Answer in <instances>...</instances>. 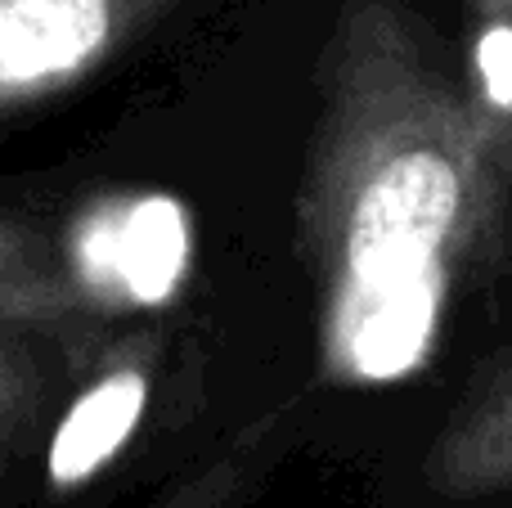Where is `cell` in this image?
I'll use <instances>...</instances> for the list:
<instances>
[{
  "mask_svg": "<svg viewBox=\"0 0 512 508\" xmlns=\"http://www.w3.org/2000/svg\"><path fill=\"white\" fill-rule=\"evenodd\" d=\"M104 0H5L0 5V81L9 95L72 72L104 45Z\"/></svg>",
  "mask_w": 512,
  "mask_h": 508,
  "instance_id": "277c9868",
  "label": "cell"
},
{
  "mask_svg": "<svg viewBox=\"0 0 512 508\" xmlns=\"http://www.w3.org/2000/svg\"><path fill=\"white\" fill-rule=\"evenodd\" d=\"M144 396H149V387H144L140 374H113L108 383L90 387L54 432L50 482L68 491V486L86 482L99 464H108L122 450V441L131 437V428L140 423Z\"/></svg>",
  "mask_w": 512,
  "mask_h": 508,
  "instance_id": "5b68a950",
  "label": "cell"
},
{
  "mask_svg": "<svg viewBox=\"0 0 512 508\" xmlns=\"http://www.w3.org/2000/svg\"><path fill=\"white\" fill-rule=\"evenodd\" d=\"M481 77L495 104H512V32H490L481 41Z\"/></svg>",
  "mask_w": 512,
  "mask_h": 508,
  "instance_id": "8992f818",
  "label": "cell"
},
{
  "mask_svg": "<svg viewBox=\"0 0 512 508\" xmlns=\"http://www.w3.org/2000/svg\"><path fill=\"white\" fill-rule=\"evenodd\" d=\"M441 306V270L436 257H414L351 275V288L337 311L342 351L364 378H396L418 365L427 351Z\"/></svg>",
  "mask_w": 512,
  "mask_h": 508,
  "instance_id": "7a4b0ae2",
  "label": "cell"
},
{
  "mask_svg": "<svg viewBox=\"0 0 512 508\" xmlns=\"http://www.w3.org/2000/svg\"><path fill=\"white\" fill-rule=\"evenodd\" d=\"M81 270L95 284L117 288L135 302H162L176 288L189 252V221L176 198H140L81 230Z\"/></svg>",
  "mask_w": 512,
  "mask_h": 508,
  "instance_id": "3957f363",
  "label": "cell"
},
{
  "mask_svg": "<svg viewBox=\"0 0 512 508\" xmlns=\"http://www.w3.org/2000/svg\"><path fill=\"white\" fill-rule=\"evenodd\" d=\"M459 212V176L441 153H405L378 171L351 221V275L436 257Z\"/></svg>",
  "mask_w": 512,
  "mask_h": 508,
  "instance_id": "6da1fadb",
  "label": "cell"
}]
</instances>
